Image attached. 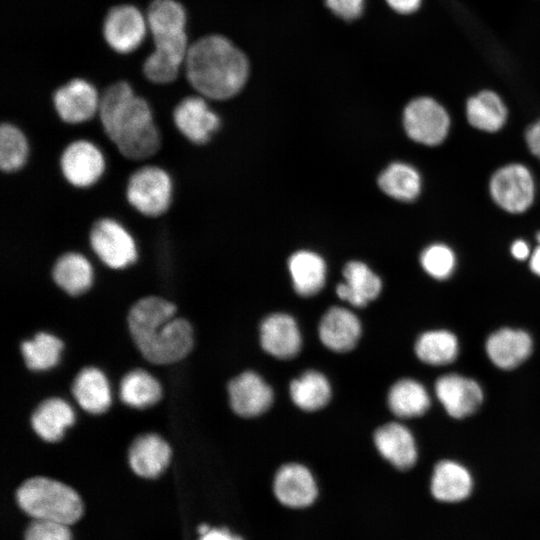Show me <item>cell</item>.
Instances as JSON below:
<instances>
[{
  "instance_id": "cell-15",
  "label": "cell",
  "mask_w": 540,
  "mask_h": 540,
  "mask_svg": "<svg viewBox=\"0 0 540 540\" xmlns=\"http://www.w3.org/2000/svg\"><path fill=\"white\" fill-rule=\"evenodd\" d=\"M273 491L281 504L296 509L310 506L318 495L313 474L299 463H287L277 470Z\"/></svg>"
},
{
  "instance_id": "cell-11",
  "label": "cell",
  "mask_w": 540,
  "mask_h": 540,
  "mask_svg": "<svg viewBox=\"0 0 540 540\" xmlns=\"http://www.w3.org/2000/svg\"><path fill=\"white\" fill-rule=\"evenodd\" d=\"M231 409L240 417L255 418L273 404L274 392L269 383L254 371L233 378L227 387Z\"/></svg>"
},
{
  "instance_id": "cell-2",
  "label": "cell",
  "mask_w": 540,
  "mask_h": 540,
  "mask_svg": "<svg viewBox=\"0 0 540 540\" xmlns=\"http://www.w3.org/2000/svg\"><path fill=\"white\" fill-rule=\"evenodd\" d=\"M175 313L174 303L158 296L143 297L130 308L129 331L149 362L170 364L190 352L192 327L186 319L175 317Z\"/></svg>"
},
{
  "instance_id": "cell-12",
  "label": "cell",
  "mask_w": 540,
  "mask_h": 540,
  "mask_svg": "<svg viewBox=\"0 0 540 540\" xmlns=\"http://www.w3.org/2000/svg\"><path fill=\"white\" fill-rule=\"evenodd\" d=\"M100 96L85 79L73 78L59 86L52 95L58 117L67 124H80L98 113Z\"/></svg>"
},
{
  "instance_id": "cell-44",
  "label": "cell",
  "mask_w": 540,
  "mask_h": 540,
  "mask_svg": "<svg viewBox=\"0 0 540 540\" xmlns=\"http://www.w3.org/2000/svg\"><path fill=\"white\" fill-rule=\"evenodd\" d=\"M530 268L533 273L540 276V244L531 255Z\"/></svg>"
},
{
  "instance_id": "cell-40",
  "label": "cell",
  "mask_w": 540,
  "mask_h": 540,
  "mask_svg": "<svg viewBox=\"0 0 540 540\" xmlns=\"http://www.w3.org/2000/svg\"><path fill=\"white\" fill-rule=\"evenodd\" d=\"M525 138L532 154L540 159V120L528 127Z\"/></svg>"
},
{
  "instance_id": "cell-41",
  "label": "cell",
  "mask_w": 540,
  "mask_h": 540,
  "mask_svg": "<svg viewBox=\"0 0 540 540\" xmlns=\"http://www.w3.org/2000/svg\"><path fill=\"white\" fill-rule=\"evenodd\" d=\"M389 7L399 14H411L421 5L422 0H385Z\"/></svg>"
},
{
  "instance_id": "cell-42",
  "label": "cell",
  "mask_w": 540,
  "mask_h": 540,
  "mask_svg": "<svg viewBox=\"0 0 540 540\" xmlns=\"http://www.w3.org/2000/svg\"><path fill=\"white\" fill-rule=\"evenodd\" d=\"M200 540H243V538L231 534L226 528H211L207 533L201 535Z\"/></svg>"
},
{
  "instance_id": "cell-43",
  "label": "cell",
  "mask_w": 540,
  "mask_h": 540,
  "mask_svg": "<svg viewBox=\"0 0 540 540\" xmlns=\"http://www.w3.org/2000/svg\"><path fill=\"white\" fill-rule=\"evenodd\" d=\"M511 253L518 260H525L529 256V246L523 240H516L511 246Z\"/></svg>"
},
{
  "instance_id": "cell-19",
  "label": "cell",
  "mask_w": 540,
  "mask_h": 540,
  "mask_svg": "<svg viewBox=\"0 0 540 540\" xmlns=\"http://www.w3.org/2000/svg\"><path fill=\"white\" fill-rule=\"evenodd\" d=\"M133 472L144 478H155L167 467L171 458L169 444L155 433L138 436L128 453Z\"/></svg>"
},
{
  "instance_id": "cell-33",
  "label": "cell",
  "mask_w": 540,
  "mask_h": 540,
  "mask_svg": "<svg viewBox=\"0 0 540 540\" xmlns=\"http://www.w3.org/2000/svg\"><path fill=\"white\" fill-rule=\"evenodd\" d=\"M159 382L148 372L135 369L128 372L120 383L121 400L135 408H146L161 398Z\"/></svg>"
},
{
  "instance_id": "cell-21",
  "label": "cell",
  "mask_w": 540,
  "mask_h": 540,
  "mask_svg": "<svg viewBox=\"0 0 540 540\" xmlns=\"http://www.w3.org/2000/svg\"><path fill=\"white\" fill-rule=\"evenodd\" d=\"M532 340L522 330L509 328L493 333L487 340L486 351L491 361L502 369H513L531 353Z\"/></svg>"
},
{
  "instance_id": "cell-36",
  "label": "cell",
  "mask_w": 540,
  "mask_h": 540,
  "mask_svg": "<svg viewBox=\"0 0 540 540\" xmlns=\"http://www.w3.org/2000/svg\"><path fill=\"white\" fill-rule=\"evenodd\" d=\"M29 154L24 133L14 124L5 122L0 126V168L14 173L25 165Z\"/></svg>"
},
{
  "instance_id": "cell-37",
  "label": "cell",
  "mask_w": 540,
  "mask_h": 540,
  "mask_svg": "<svg viewBox=\"0 0 540 540\" xmlns=\"http://www.w3.org/2000/svg\"><path fill=\"white\" fill-rule=\"evenodd\" d=\"M421 264L430 276L443 280L448 278L454 270L455 255L448 246L433 244L423 251Z\"/></svg>"
},
{
  "instance_id": "cell-1",
  "label": "cell",
  "mask_w": 540,
  "mask_h": 540,
  "mask_svg": "<svg viewBox=\"0 0 540 540\" xmlns=\"http://www.w3.org/2000/svg\"><path fill=\"white\" fill-rule=\"evenodd\" d=\"M98 115L107 137L125 158L144 160L160 149L161 136L152 110L128 82L117 81L104 90Z\"/></svg>"
},
{
  "instance_id": "cell-25",
  "label": "cell",
  "mask_w": 540,
  "mask_h": 540,
  "mask_svg": "<svg viewBox=\"0 0 540 540\" xmlns=\"http://www.w3.org/2000/svg\"><path fill=\"white\" fill-rule=\"evenodd\" d=\"M52 278L66 293L78 296L91 287L93 269L84 255L70 251L56 259L52 268Z\"/></svg>"
},
{
  "instance_id": "cell-27",
  "label": "cell",
  "mask_w": 540,
  "mask_h": 540,
  "mask_svg": "<svg viewBox=\"0 0 540 540\" xmlns=\"http://www.w3.org/2000/svg\"><path fill=\"white\" fill-rule=\"evenodd\" d=\"M289 395L296 407L305 412L323 409L330 401L332 388L328 378L317 370H307L293 379Z\"/></svg>"
},
{
  "instance_id": "cell-4",
  "label": "cell",
  "mask_w": 540,
  "mask_h": 540,
  "mask_svg": "<svg viewBox=\"0 0 540 540\" xmlns=\"http://www.w3.org/2000/svg\"><path fill=\"white\" fill-rule=\"evenodd\" d=\"M16 500L33 519L63 524L75 523L83 513L78 493L66 484L47 477H33L18 488Z\"/></svg>"
},
{
  "instance_id": "cell-39",
  "label": "cell",
  "mask_w": 540,
  "mask_h": 540,
  "mask_svg": "<svg viewBox=\"0 0 540 540\" xmlns=\"http://www.w3.org/2000/svg\"><path fill=\"white\" fill-rule=\"evenodd\" d=\"M325 4L338 18L353 21L362 16L366 0H325Z\"/></svg>"
},
{
  "instance_id": "cell-23",
  "label": "cell",
  "mask_w": 540,
  "mask_h": 540,
  "mask_svg": "<svg viewBox=\"0 0 540 540\" xmlns=\"http://www.w3.org/2000/svg\"><path fill=\"white\" fill-rule=\"evenodd\" d=\"M472 490V477L459 463L445 460L439 462L431 479V492L442 502H458L469 496Z\"/></svg>"
},
{
  "instance_id": "cell-16",
  "label": "cell",
  "mask_w": 540,
  "mask_h": 540,
  "mask_svg": "<svg viewBox=\"0 0 540 540\" xmlns=\"http://www.w3.org/2000/svg\"><path fill=\"white\" fill-rule=\"evenodd\" d=\"M361 335V321L351 310L344 307L329 308L319 322L318 336L321 343L336 353L353 350Z\"/></svg>"
},
{
  "instance_id": "cell-31",
  "label": "cell",
  "mask_w": 540,
  "mask_h": 540,
  "mask_svg": "<svg viewBox=\"0 0 540 540\" xmlns=\"http://www.w3.org/2000/svg\"><path fill=\"white\" fill-rule=\"evenodd\" d=\"M188 49L158 45L143 63L144 76L155 84H168L176 80L179 69L186 57Z\"/></svg>"
},
{
  "instance_id": "cell-20",
  "label": "cell",
  "mask_w": 540,
  "mask_h": 540,
  "mask_svg": "<svg viewBox=\"0 0 540 540\" xmlns=\"http://www.w3.org/2000/svg\"><path fill=\"white\" fill-rule=\"evenodd\" d=\"M343 277L345 280L336 287V294L354 307H365L381 292V279L360 261L347 263L343 269Z\"/></svg>"
},
{
  "instance_id": "cell-14",
  "label": "cell",
  "mask_w": 540,
  "mask_h": 540,
  "mask_svg": "<svg viewBox=\"0 0 540 540\" xmlns=\"http://www.w3.org/2000/svg\"><path fill=\"white\" fill-rule=\"evenodd\" d=\"M262 349L280 360L296 357L302 348V335L296 320L287 313H273L265 317L259 327Z\"/></svg>"
},
{
  "instance_id": "cell-32",
  "label": "cell",
  "mask_w": 540,
  "mask_h": 540,
  "mask_svg": "<svg viewBox=\"0 0 540 540\" xmlns=\"http://www.w3.org/2000/svg\"><path fill=\"white\" fill-rule=\"evenodd\" d=\"M378 185L390 197L400 201H412L421 191V178L412 166L395 162L379 175Z\"/></svg>"
},
{
  "instance_id": "cell-34",
  "label": "cell",
  "mask_w": 540,
  "mask_h": 540,
  "mask_svg": "<svg viewBox=\"0 0 540 540\" xmlns=\"http://www.w3.org/2000/svg\"><path fill=\"white\" fill-rule=\"evenodd\" d=\"M415 352L417 357L426 364L445 365L457 357V338L446 330L428 331L417 339Z\"/></svg>"
},
{
  "instance_id": "cell-13",
  "label": "cell",
  "mask_w": 540,
  "mask_h": 540,
  "mask_svg": "<svg viewBox=\"0 0 540 540\" xmlns=\"http://www.w3.org/2000/svg\"><path fill=\"white\" fill-rule=\"evenodd\" d=\"M205 97L183 98L173 110V122L178 131L194 144H205L220 126V118L209 107Z\"/></svg>"
},
{
  "instance_id": "cell-3",
  "label": "cell",
  "mask_w": 540,
  "mask_h": 540,
  "mask_svg": "<svg viewBox=\"0 0 540 540\" xmlns=\"http://www.w3.org/2000/svg\"><path fill=\"white\" fill-rule=\"evenodd\" d=\"M185 75L199 95L226 100L244 87L249 76L246 55L228 38L210 34L188 47Z\"/></svg>"
},
{
  "instance_id": "cell-10",
  "label": "cell",
  "mask_w": 540,
  "mask_h": 540,
  "mask_svg": "<svg viewBox=\"0 0 540 540\" xmlns=\"http://www.w3.org/2000/svg\"><path fill=\"white\" fill-rule=\"evenodd\" d=\"M59 164L63 177L77 188L92 186L105 170V159L101 150L84 139L69 143L61 153Z\"/></svg>"
},
{
  "instance_id": "cell-5",
  "label": "cell",
  "mask_w": 540,
  "mask_h": 540,
  "mask_svg": "<svg viewBox=\"0 0 540 540\" xmlns=\"http://www.w3.org/2000/svg\"><path fill=\"white\" fill-rule=\"evenodd\" d=\"M126 198L129 204L147 217H158L170 207L172 180L166 170L145 165L134 171L127 182Z\"/></svg>"
},
{
  "instance_id": "cell-38",
  "label": "cell",
  "mask_w": 540,
  "mask_h": 540,
  "mask_svg": "<svg viewBox=\"0 0 540 540\" xmlns=\"http://www.w3.org/2000/svg\"><path fill=\"white\" fill-rule=\"evenodd\" d=\"M24 540H72L69 525L34 519L25 531Z\"/></svg>"
},
{
  "instance_id": "cell-46",
  "label": "cell",
  "mask_w": 540,
  "mask_h": 540,
  "mask_svg": "<svg viewBox=\"0 0 540 540\" xmlns=\"http://www.w3.org/2000/svg\"><path fill=\"white\" fill-rule=\"evenodd\" d=\"M536 238H537V241H538V242H539V244H540V232H539V233H537V235H536Z\"/></svg>"
},
{
  "instance_id": "cell-24",
  "label": "cell",
  "mask_w": 540,
  "mask_h": 540,
  "mask_svg": "<svg viewBox=\"0 0 540 540\" xmlns=\"http://www.w3.org/2000/svg\"><path fill=\"white\" fill-rule=\"evenodd\" d=\"M72 394L87 412L101 414L111 403V394L105 375L95 367L83 368L72 384Z\"/></svg>"
},
{
  "instance_id": "cell-28",
  "label": "cell",
  "mask_w": 540,
  "mask_h": 540,
  "mask_svg": "<svg viewBox=\"0 0 540 540\" xmlns=\"http://www.w3.org/2000/svg\"><path fill=\"white\" fill-rule=\"evenodd\" d=\"M387 403L390 411L395 416L413 418L426 412L430 405V398L421 383L404 378L391 386L387 396Z\"/></svg>"
},
{
  "instance_id": "cell-29",
  "label": "cell",
  "mask_w": 540,
  "mask_h": 540,
  "mask_svg": "<svg viewBox=\"0 0 540 540\" xmlns=\"http://www.w3.org/2000/svg\"><path fill=\"white\" fill-rule=\"evenodd\" d=\"M466 115L473 127L486 132H496L506 122L507 109L495 92L484 90L468 99Z\"/></svg>"
},
{
  "instance_id": "cell-35",
  "label": "cell",
  "mask_w": 540,
  "mask_h": 540,
  "mask_svg": "<svg viewBox=\"0 0 540 540\" xmlns=\"http://www.w3.org/2000/svg\"><path fill=\"white\" fill-rule=\"evenodd\" d=\"M63 342L52 334L39 332L33 339L21 344L27 367L31 370H47L55 366L60 357Z\"/></svg>"
},
{
  "instance_id": "cell-26",
  "label": "cell",
  "mask_w": 540,
  "mask_h": 540,
  "mask_svg": "<svg viewBox=\"0 0 540 540\" xmlns=\"http://www.w3.org/2000/svg\"><path fill=\"white\" fill-rule=\"evenodd\" d=\"M74 412L63 399L52 397L41 402L31 417L34 431L45 441H59L66 427L74 422Z\"/></svg>"
},
{
  "instance_id": "cell-17",
  "label": "cell",
  "mask_w": 540,
  "mask_h": 540,
  "mask_svg": "<svg viewBox=\"0 0 540 540\" xmlns=\"http://www.w3.org/2000/svg\"><path fill=\"white\" fill-rule=\"evenodd\" d=\"M435 392L447 413L454 418L469 416L483 400L478 383L457 374L440 377L435 384Z\"/></svg>"
},
{
  "instance_id": "cell-18",
  "label": "cell",
  "mask_w": 540,
  "mask_h": 540,
  "mask_svg": "<svg viewBox=\"0 0 540 540\" xmlns=\"http://www.w3.org/2000/svg\"><path fill=\"white\" fill-rule=\"evenodd\" d=\"M373 442L379 454L399 470L409 469L417 460L414 437L406 426L398 422L378 427Z\"/></svg>"
},
{
  "instance_id": "cell-8",
  "label": "cell",
  "mask_w": 540,
  "mask_h": 540,
  "mask_svg": "<svg viewBox=\"0 0 540 540\" xmlns=\"http://www.w3.org/2000/svg\"><path fill=\"white\" fill-rule=\"evenodd\" d=\"M489 188L494 202L509 213L526 211L534 200L533 177L521 164L498 169L491 177Z\"/></svg>"
},
{
  "instance_id": "cell-30",
  "label": "cell",
  "mask_w": 540,
  "mask_h": 540,
  "mask_svg": "<svg viewBox=\"0 0 540 540\" xmlns=\"http://www.w3.org/2000/svg\"><path fill=\"white\" fill-rule=\"evenodd\" d=\"M146 23L153 39L185 33V9L176 0H152L147 8Z\"/></svg>"
},
{
  "instance_id": "cell-22",
  "label": "cell",
  "mask_w": 540,
  "mask_h": 540,
  "mask_svg": "<svg viewBox=\"0 0 540 540\" xmlns=\"http://www.w3.org/2000/svg\"><path fill=\"white\" fill-rule=\"evenodd\" d=\"M295 292L302 297L316 295L326 281V264L321 256L311 251H298L288 261Z\"/></svg>"
},
{
  "instance_id": "cell-9",
  "label": "cell",
  "mask_w": 540,
  "mask_h": 540,
  "mask_svg": "<svg viewBox=\"0 0 540 540\" xmlns=\"http://www.w3.org/2000/svg\"><path fill=\"white\" fill-rule=\"evenodd\" d=\"M147 23L141 11L131 4L111 7L103 20L102 34L107 45L117 53L134 51L143 41Z\"/></svg>"
},
{
  "instance_id": "cell-7",
  "label": "cell",
  "mask_w": 540,
  "mask_h": 540,
  "mask_svg": "<svg viewBox=\"0 0 540 540\" xmlns=\"http://www.w3.org/2000/svg\"><path fill=\"white\" fill-rule=\"evenodd\" d=\"M403 124L411 139L433 146L440 144L446 138L450 118L442 105L434 99L418 97L405 107Z\"/></svg>"
},
{
  "instance_id": "cell-6",
  "label": "cell",
  "mask_w": 540,
  "mask_h": 540,
  "mask_svg": "<svg viewBox=\"0 0 540 540\" xmlns=\"http://www.w3.org/2000/svg\"><path fill=\"white\" fill-rule=\"evenodd\" d=\"M89 243L96 256L111 269H124L137 260L134 238L112 218H100L93 223Z\"/></svg>"
},
{
  "instance_id": "cell-45",
  "label": "cell",
  "mask_w": 540,
  "mask_h": 540,
  "mask_svg": "<svg viewBox=\"0 0 540 540\" xmlns=\"http://www.w3.org/2000/svg\"><path fill=\"white\" fill-rule=\"evenodd\" d=\"M211 528L209 527V525L207 524H202L199 526L198 528V531L200 533V535H203L205 533H207Z\"/></svg>"
}]
</instances>
